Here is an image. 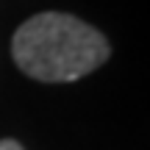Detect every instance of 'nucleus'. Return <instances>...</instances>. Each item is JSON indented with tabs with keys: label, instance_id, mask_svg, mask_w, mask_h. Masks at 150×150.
Instances as JSON below:
<instances>
[{
	"label": "nucleus",
	"instance_id": "nucleus-2",
	"mask_svg": "<svg viewBox=\"0 0 150 150\" xmlns=\"http://www.w3.org/2000/svg\"><path fill=\"white\" fill-rule=\"evenodd\" d=\"M0 150H25V147L14 139H0Z\"/></svg>",
	"mask_w": 150,
	"mask_h": 150
},
{
	"label": "nucleus",
	"instance_id": "nucleus-1",
	"mask_svg": "<svg viewBox=\"0 0 150 150\" xmlns=\"http://www.w3.org/2000/svg\"><path fill=\"white\" fill-rule=\"evenodd\" d=\"M106 36L83 20L59 11H45L17 28L11 39V56L28 78L45 83H67L103 64L108 59Z\"/></svg>",
	"mask_w": 150,
	"mask_h": 150
}]
</instances>
